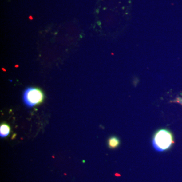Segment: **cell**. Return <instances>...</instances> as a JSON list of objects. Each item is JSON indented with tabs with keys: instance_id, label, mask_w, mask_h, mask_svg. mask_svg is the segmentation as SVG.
<instances>
[{
	"instance_id": "4",
	"label": "cell",
	"mask_w": 182,
	"mask_h": 182,
	"mask_svg": "<svg viewBox=\"0 0 182 182\" xmlns=\"http://www.w3.org/2000/svg\"><path fill=\"white\" fill-rule=\"evenodd\" d=\"M10 132V127L7 124H3L0 126V136L1 138L8 136Z\"/></svg>"
},
{
	"instance_id": "2",
	"label": "cell",
	"mask_w": 182,
	"mask_h": 182,
	"mask_svg": "<svg viewBox=\"0 0 182 182\" xmlns=\"http://www.w3.org/2000/svg\"><path fill=\"white\" fill-rule=\"evenodd\" d=\"M23 99L27 106L32 107L43 102L44 94L40 89L30 87L24 91Z\"/></svg>"
},
{
	"instance_id": "3",
	"label": "cell",
	"mask_w": 182,
	"mask_h": 182,
	"mask_svg": "<svg viewBox=\"0 0 182 182\" xmlns=\"http://www.w3.org/2000/svg\"><path fill=\"white\" fill-rule=\"evenodd\" d=\"M120 144V140L116 136H111L108 139V146L111 149H115L117 148Z\"/></svg>"
},
{
	"instance_id": "5",
	"label": "cell",
	"mask_w": 182,
	"mask_h": 182,
	"mask_svg": "<svg viewBox=\"0 0 182 182\" xmlns=\"http://www.w3.org/2000/svg\"><path fill=\"white\" fill-rule=\"evenodd\" d=\"M174 102L178 103H179V104H181L182 105V98H180V97L176 98L174 100Z\"/></svg>"
},
{
	"instance_id": "1",
	"label": "cell",
	"mask_w": 182,
	"mask_h": 182,
	"mask_svg": "<svg viewBox=\"0 0 182 182\" xmlns=\"http://www.w3.org/2000/svg\"><path fill=\"white\" fill-rule=\"evenodd\" d=\"M174 136L168 129H160L154 135L152 144L156 150L163 152L169 149L174 144Z\"/></svg>"
},
{
	"instance_id": "6",
	"label": "cell",
	"mask_w": 182,
	"mask_h": 182,
	"mask_svg": "<svg viewBox=\"0 0 182 182\" xmlns=\"http://www.w3.org/2000/svg\"><path fill=\"white\" fill-rule=\"evenodd\" d=\"M115 175H116V176H120V175H119V174H115Z\"/></svg>"
}]
</instances>
